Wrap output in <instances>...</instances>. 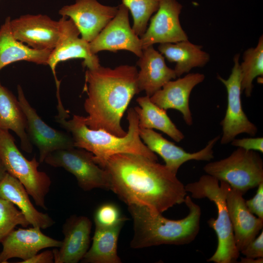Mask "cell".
Returning a JSON list of instances; mask_svg holds the SVG:
<instances>
[{"mask_svg": "<svg viewBox=\"0 0 263 263\" xmlns=\"http://www.w3.org/2000/svg\"><path fill=\"white\" fill-rule=\"evenodd\" d=\"M107 172L110 190L128 205L144 206L162 213L184 203L187 191L165 165L140 154L121 153L98 165Z\"/></svg>", "mask_w": 263, "mask_h": 263, "instance_id": "6da1fadb", "label": "cell"}, {"mask_svg": "<svg viewBox=\"0 0 263 263\" xmlns=\"http://www.w3.org/2000/svg\"><path fill=\"white\" fill-rule=\"evenodd\" d=\"M137 75L136 67L128 65L87 69L84 88L87 97L84 108L88 115L83 119L88 127L117 136L127 134L121 120L133 96L140 93Z\"/></svg>", "mask_w": 263, "mask_h": 263, "instance_id": "7a4b0ae2", "label": "cell"}, {"mask_svg": "<svg viewBox=\"0 0 263 263\" xmlns=\"http://www.w3.org/2000/svg\"><path fill=\"white\" fill-rule=\"evenodd\" d=\"M184 203L188 208V214L176 220L165 218L162 213L144 206L128 205L133 222L131 247L138 249L161 244L180 245L194 241L200 230L201 208L188 195H186Z\"/></svg>", "mask_w": 263, "mask_h": 263, "instance_id": "3957f363", "label": "cell"}, {"mask_svg": "<svg viewBox=\"0 0 263 263\" xmlns=\"http://www.w3.org/2000/svg\"><path fill=\"white\" fill-rule=\"evenodd\" d=\"M83 117L74 115L69 120H56L71 134L74 147L91 152L94 162L98 165L111 156L121 153L140 154L157 161V155L147 147L139 136L138 117L133 108L128 110V131L122 137L103 130L89 128L85 124Z\"/></svg>", "mask_w": 263, "mask_h": 263, "instance_id": "277c9868", "label": "cell"}, {"mask_svg": "<svg viewBox=\"0 0 263 263\" xmlns=\"http://www.w3.org/2000/svg\"><path fill=\"white\" fill-rule=\"evenodd\" d=\"M187 192L195 199L207 198L216 206L217 217L207 221L215 232L218 244L216 250L207 262L215 263H234L240 255L233 236L232 227L226 203L227 194L230 186L226 182L219 181L207 174L202 175L196 182L185 186Z\"/></svg>", "mask_w": 263, "mask_h": 263, "instance_id": "5b68a950", "label": "cell"}, {"mask_svg": "<svg viewBox=\"0 0 263 263\" xmlns=\"http://www.w3.org/2000/svg\"><path fill=\"white\" fill-rule=\"evenodd\" d=\"M0 159L7 172L22 184L35 204L46 209L45 197L50 190V178L38 169L39 162L35 157L29 160L23 156L9 131L0 130Z\"/></svg>", "mask_w": 263, "mask_h": 263, "instance_id": "8992f818", "label": "cell"}, {"mask_svg": "<svg viewBox=\"0 0 263 263\" xmlns=\"http://www.w3.org/2000/svg\"><path fill=\"white\" fill-rule=\"evenodd\" d=\"M203 169L243 195L263 182V160L260 154L241 148L225 158L207 164Z\"/></svg>", "mask_w": 263, "mask_h": 263, "instance_id": "52a82bcc", "label": "cell"}, {"mask_svg": "<svg viewBox=\"0 0 263 263\" xmlns=\"http://www.w3.org/2000/svg\"><path fill=\"white\" fill-rule=\"evenodd\" d=\"M44 162L73 174L84 191L97 188L110 190L107 171L94 162L93 154L84 149L74 147L56 150L48 155Z\"/></svg>", "mask_w": 263, "mask_h": 263, "instance_id": "ba28073f", "label": "cell"}, {"mask_svg": "<svg viewBox=\"0 0 263 263\" xmlns=\"http://www.w3.org/2000/svg\"><path fill=\"white\" fill-rule=\"evenodd\" d=\"M239 58V54L234 56V65L227 79L217 75V78L224 85L227 91V108L220 122L222 135L220 139L222 145L230 143L240 134L246 133L254 136L258 132L257 126L249 120L242 107Z\"/></svg>", "mask_w": 263, "mask_h": 263, "instance_id": "9c48e42d", "label": "cell"}, {"mask_svg": "<svg viewBox=\"0 0 263 263\" xmlns=\"http://www.w3.org/2000/svg\"><path fill=\"white\" fill-rule=\"evenodd\" d=\"M12 34L18 40L39 50L54 49L60 38L62 22L44 15H25L10 20Z\"/></svg>", "mask_w": 263, "mask_h": 263, "instance_id": "30bf717a", "label": "cell"}, {"mask_svg": "<svg viewBox=\"0 0 263 263\" xmlns=\"http://www.w3.org/2000/svg\"><path fill=\"white\" fill-rule=\"evenodd\" d=\"M17 91L18 99L26 117V132L32 145L38 150L39 163L56 150L74 147L70 133L56 130L43 121L28 101L19 85Z\"/></svg>", "mask_w": 263, "mask_h": 263, "instance_id": "8fae6325", "label": "cell"}, {"mask_svg": "<svg viewBox=\"0 0 263 263\" xmlns=\"http://www.w3.org/2000/svg\"><path fill=\"white\" fill-rule=\"evenodd\" d=\"M89 45L94 54L102 51L116 53L126 50L139 57L143 52L140 38L130 26L129 10L123 4L118 6L114 17L89 42Z\"/></svg>", "mask_w": 263, "mask_h": 263, "instance_id": "7c38bea8", "label": "cell"}, {"mask_svg": "<svg viewBox=\"0 0 263 263\" xmlns=\"http://www.w3.org/2000/svg\"><path fill=\"white\" fill-rule=\"evenodd\" d=\"M62 22V34L58 43L53 49L48 57L49 65L54 75L57 90H59L60 81L57 79L56 68L60 62L73 58L83 59L82 65L88 69L93 70L100 66L96 54H93L89 42L79 38L80 33L74 22L66 17L60 19Z\"/></svg>", "mask_w": 263, "mask_h": 263, "instance_id": "4fadbf2b", "label": "cell"}, {"mask_svg": "<svg viewBox=\"0 0 263 263\" xmlns=\"http://www.w3.org/2000/svg\"><path fill=\"white\" fill-rule=\"evenodd\" d=\"M182 5L176 0H160L156 13L140 38L142 49L155 43H176L188 40L179 20Z\"/></svg>", "mask_w": 263, "mask_h": 263, "instance_id": "5bb4252c", "label": "cell"}, {"mask_svg": "<svg viewBox=\"0 0 263 263\" xmlns=\"http://www.w3.org/2000/svg\"><path fill=\"white\" fill-rule=\"evenodd\" d=\"M139 133L147 147L160 156L164 160L166 167L175 174L180 167L187 161H209L212 159L214 158L213 147L220 139V136L217 135L210 140L203 149L191 153L168 140L161 133L152 129L139 128Z\"/></svg>", "mask_w": 263, "mask_h": 263, "instance_id": "9a60e30c", "label": "cell"}, {"mask_svg": "<svg viewBox=\"0 0 263 263\" xmlns=\"http://www.w3.org/2000/svg\"><path fill=\"white\" fill-rule=\"evenodd\" d=\"M118 6L104 5L96 0H76L59 11L62 17H69L78 29L81 38L90 42L114 17Z\"/></svg>", "mask_w": 263, "mask_h": 263, "instance_id": "2e32d148", "label": "cell"}, {"mask_svg": "<svg viewBox=\"0 0 263 263\" xmlns=\"http://www.w3.org/2000/svg\"><path fill=\"white\" fill-rule=\"evenodd\" d=\"M38 227L19 228L12 231L1 242L2 249L0 253V263H7L12 258L25 261L48 247H59L62 241L45 235Z\"/></svg>", "mask_w": 263, "mask_h": 263, "instance_id": "e0dca14e", "label": "cell"}, {"mask_svg": "<svg viewBox=\"0 0 263 263\" xmlns=\"http://www.w3.org/2000/svg\"><path fill=\"white\" fill-rule=\"evenodd\" d=\"M92 222L87 217L73 215L62 227L64 239L59 249L53 250L55 263H77L89 249Z\"/></svg>", "mask_w": 263, "mask_h": 263, "instance_id": "ac0fdd59", "label": "cell"}, {"mask_svg": "<svg viewBox=\"0 0 263 263\" xmlns=\"http://www.w3.org/2000/svg\"><path fill=\"white\" fill-rule=\"evenodd\" d=\"M205 78L203 74L188 73L183 77L168 82L151 95L150 99L165 110L174 109L179 111L186 124L191 126L193 118L189 106V96L193 88Z\"/></svg>", "mask_w": 263, "mask_h": 263, "instance_id": "d6986e66", "label": "cell"}, {"mask_svg": "<svg viewBox=\"0 0 263 263\" xmlns=\"http://www.w3.org/2000/svg\"><path fill=\"white\" fill-rule=\"evenodd\" d=\"M243 195L230 188L226 198L234 241L240 252L258 236L263 227V219L249 210Z\"/></svg>", "mask_w": 263, "mask_h": 263, "instance_id": "ffe728a7", "label": "cell"}, {"mask_svg": "<svg viewBox=\"0 0 263 263\" xmlns=\"http://www.w3.org/2000/svg\"><path fill=\"white\" fill-rule=\"evenodd\" d=\"M136 64L140 68L137 75L139 91H144L150 97L177 77L174 69L167 66L165 57L153 45L143 49Z\"/></svg>", "mask_w": 263, "mask_h": 263, "instance_id": "44dd1931", "label": "cell"}, {"mask_svg": "<svg viewBox=\"0 0 263 263\" xmlns=\"http://www.w3.org/2000/svg\"><path fill=\"white\" fill-rule=\"evenodd\" d=\"M22 184L8 172L0 181V197L8 200L20 209L30 225L46 229L55 221L47 213L38 211L33 206Z\"/></svg>", "mask_w": 263, "mask_h": 263, "instance_id": "7402d4cb", "label": "cell"}, {"mask_svg": "<svg viewBox=\"0 0 263 263\" xmlns=\"http://www.w3.org/2000/svg\"><path fill=\"white\" fill-rule=\"evenodd\" d=\"M10 20L7 17L0 27V70L19 61L47 65L51 51L36 50L16 39L11 30Z\"/></svg>", "mask_w": 263, "mask_h": 263, "instance_id": "603a6c76", "label": "cell"}, {"mask_svg": "<svg viewBox=\"0 0 263 263\" xmlns=\"http://www.w3.org/2000/svg\"><path fill=\"white\" fill-rule=\"evenodd\" d=\"M202 47L186 40L159 44L158 50L169 62L176 63L174 70L176 76L180 77L194 68L204 67L209 61V54Z\"/></svg>", "mask_w": 263, "mask_h": 263, "instance_id": "cb8c5ba5", "label": "cell"}, {"mask_svg": "<svg viewBox=\"0 0 263 263\" xmlns=\"http://www.w3.org/2000/svg\"><path fill=\"white\" fill-rule=\"evenodd\" d=\"M27 120L18 99L0 82V130L14 132L22 150L31 153L33 145L26 132Z\"/></svg>", "mask_w": 263, "mask_h": 263, "instance_id": "d4e9b609", "label": "cell"}, {"mask_svg": "<svg viewBox=\"0 0 263 263\" xmlns=\"http://www.w3.org/2000/svg\"><path fill=\"white\" fill-rule=\"evenodd\" d=\"M124 223L111 227L95 226L93 243L81 262L84 263H121L117 254V242Z\"/></svg>", "mask_w": 263, "mask_h": 263, "instance_id": "484cf974", "label": "cell"}, {"mask_svg": "<svg viewBox=\"0 0 263 263\" xmlns=\"http://www.w3.org/2000/svg\"><path fill=\"white\" fill-rule=\"evenodd\" d=\"M136 100L140 107L133 108L138 115L139 128L158 130L177 142L184 139V134L169 117L166 110L153 103L149 96L138 97Z\"/></svg>", "mask_w": 263, "mask_h": 263, "instance_id": "4316f807", "label": "cell"}, {"mask_svg": "<svg viewBox=\"0 0 263 263\" xmlns=\"http://www.w3.org/2000/svg\"><path fill=\"white\" fill-rule=\"evenodd\" d=\"M240 64L241 85L245 96H251L254 79L263 75V38L261 36L255 47L247 49Z\"/></svg>", "mask_w": 263, "mask_h": 263, "instance_id": "83f0119b", "label": "cell"}, {"mask_svg": "<svg viewBox=\"0 0 263 263\" xmlns=\"http://www.w3.org/2000/svg\"><path fill=\"white\" fill-rule=\"evenodd\" d=\"M160 0H122L130 11L133 20L132 29L140 38L145 32L153 13L158 9Z\"/></svg>", "mask_w": 263, "mask_h": 263, "instance_id": "f1b7e54d", "label": "cell"}, {"mask_svg": "<svg viewBox=\"0 0 263 263\" xmlns=\"http://www.w3.org/2000/svg\"><path fill=\"white\" fill-rule=\"evenodd\" d=\"M18 225L27 227L30 224L15 205L0 197V243Z\"/></svg>", "mask_w": 263, "mask_h": 263, "instance_id": "f546056e", "label": "cell"}, {"mask_svg": "<svg viewBox=\"0 0 263 263\" xmlns=\"http://www.w3.org/2000/svg\"><path fill=\"white\" fill-rule=\"evenodd\" d=\"M95 226L111 227L124 223L128 219L123 216L118 207L112 203L99 206L94 213Z\"/></svg>", "mask_w": 263, "mask_h": 263, "instance_id": "4dcf8cb0", "label": "cell"}, {"mask_svg": "<svg viewBox=\"0 0 263 263\" xmlns=\"http://www.w3.org/2000/svg\"><path fill=\"white\" fill-rule=\"evenodd\" d=\"M258 189L254 196L245 201L249 210L257 217L263 219V182L258 186Z\"/></svg>", "mask_w": 263, "mask_h": 263, "instance_id": "1f68e13d", "label": "cell"}, {"mask_svg": "<svg viewBox=\"0 0 263 263\" xmlns=\"http://www.w3.org/2000/svg\"><path fill=\"white\" fill-rule=\"evenodd\" d=\"M230 143L231 145L237 148L263 152V137H246L239 139L235 138Z\"/></svg>", "mask_w": 263, "mask_h": 263, "instance_id": "d6a6232c", "label": "cell"}, {"mask_svg": "<svg viewBox=\"0 0 263 263\" xmlns=\"http://www.w3.org/2000/svg\"><path fill=\"white\" fill-rule=\"evenodd\" d=\"M240 252L245 257L263 258V231Z\"/></svg>", "mask_w": 263, "mask_h": 263, "instance_id": "836d02e7", "label": "cell"}, {"mask_svg": "<svg viewBox=\"0 0 263 263\" xmlns=\"http://www.w3.org/2000/svg\"><path fill=\"white\" fill-rule=\"evenodd\" d=\"M20 263H54V255L53 250H45L36 254L30 258L19 262Z\"/></svg>", "mask_w": 263, "mask_h": 263, "instance_id": "e575fe53", "label": "cell"}, {"mask_svg": "<svg viewBox=\"0 0 263 263\" xmlns=\"http://www.w3.org/2000/svg\"><path fill=\"white\" fill-rule=\"evenodd\" d=\"M240 263H263V258H252L248 257L242 258Z\"/></svg>", "mask_w": 263, "mask_h": 263, "instance_id": "d590c367", "label": "cell"}, {"mask_svg": "<svg viewBox=\"0 0 263 263\" xmlns=\"http://www.w3.org/2000/svg\"><path fill=\"white\" fill-rule=\"evenodd\" d=\"M7 172L5 167L0 159V181L3 179Z\"/></svg>", "mask_w": 263, "mask_h": 263, "instance_id": "8d00e7d4", "label": "cell"}]
</instances>
